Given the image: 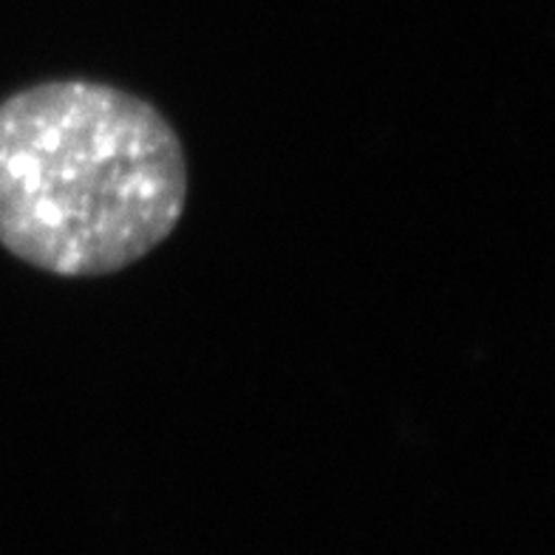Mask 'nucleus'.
<instances>
[{"label":"nucleus","instance_id":"f257e3e1","mask_svg":"<svg viewBox=\"0 0 555 555\" xmlns=\"http://www.w3.org/2000/svg\"><path fill=\"white\" fill-rule=\"evenodd\" d=\"M188 205L179 133L142 96L52 80L0 103V244L63 278L154 253Z\"/></svg>","mask_w":555,"mask_h":555}]
</instances>
